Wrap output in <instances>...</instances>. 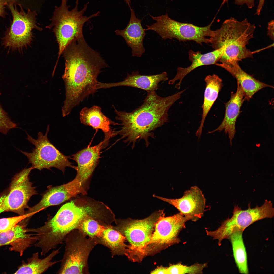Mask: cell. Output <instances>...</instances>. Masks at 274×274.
Listing matches in <instances>:
<instances>
[{"instance_id":"29","label":"cell","mask_w":274,"mask_h":274,"mask_svg":"<svg viewBox=\"0 0 274 274\" xmlns=\"http://www.w3.org/2000/svg\"><path fill=\"white\" fill-rule=\"evenodd\" d=\"M207 264V263H196L190 266L184 265L181 263L170 264L167 267V274H202Z\"/></svg>"},{"instance_id":"30","label":"cell","mask_w":274,"mask_h":274,"mask_svg":"<svg viewBox=\"0 0 274 274\" xmlns=\"http://www.w3.org/2000/svg\"><path fill=\"white\" fill-rule=\"evenodd\" d=\"M30 216V214L0 219V232L8 230L15 227L21 221Z\"/></svg>"},{"instance_id":"27","label":"cell","mask_w":274,"mask_h":274,"mask_svg":"<svg viewBox=\"0 0 274 274\" xmlns=\"http://www.w3.org/2000/svg\"><path fill=\"white\" fill-rule=\"evenodd\" d=\"M243 232L238 231L232 234L228 238L231 243L233 255L240 273H249L247 257L243 238Z\"/></svg>"},{"instance_id":"38","label":"cell","mask_w":274,"mask_h":274,"mask_svg":"<svg viewBox=\"0 0 274 274\" xmlns=\"http://www.w3.org/2000/svg\"><path fill=\"white\" fill-rule=\"evenodd\" d=\"M124 1L127 4L129 7L131 8L130 5L131 2L130 0H124Z\"/></svg>"},{"instance_id":"32","label":"cell","mask_w":274,"mask_h":274,"mask_svg":"<svg viewBox=\"0 0 274 274\" xmlns=\"http://www.w3.org/2000/svg\"><path fill=\"white\" fill-rule=\"evenodd\" d=\"M228 0H223V3L227 2ZM235 4L242 5L245 4L249 8H251L254 6L255 0H234Z\"/></svg>"},{"instance_id":"21","label":"cell","mask_w":274,"mask_h":274,"mask_svg":"<svg viewBox=\"0 0 274 274\" xmlns=\"http://www.w3.org/2000/svg\"><path fill=\"white\" fill-rule=\"evenodd\" d=\"M223 51V48H221L202 54L199 51L189 50L188 52L189 58L191 62V65L186 68L178 67L176 74L173 78L169 81L168 84H173L178 80V82L176 84L175 87L179 89L183 79L186 75L192 70L200 66L215 64L221 57Z\"/></svg>"},{"instance_id":"11","label":"cell","mask_w":274,"mask_h":274,"mask_svg":"<svg viewBox=\"0 0 274 274\" xmlns=\"http://www.w3.org/2000/svg\"><path fill=\"white\" fill-rule=\"evenodd\" d=\"M49 130V126H48L45 134L41 132H38L36 139L26 132L27 139L35 147L31 152L22 150L21 152L27 158L33 169L41 170L54 167L63 173L67 167L75 169L76 166H73L69 160L70 157L61 153L50 141L47 137Z\"/></svg>"},{"instance_id":"6","label":"cell","mask_w":274,"mask_h":274,"mask_svg":"<svg viewBox=\"0 0 274 274\" xmlns=\"http://www.w3.org/2000/svg\"><path fill=\"white\" fill-rule=\"evenodd\" d=\"M164 213V210H159L143 219L116 220V225L112 227L125 237L129 243L125 255L130 260L140 262L147 256V247L155 224Z\"/></svg>"},{"instance_id":"31","label":"cell","mask_w":274,"mask_h":274,"mask_svg":"<svg viewBox=\"0 0 274 274\" xmlns=\"http://www.w3.org/2000/svg\"><path fill=\"white\" fill-rule=\"evenodd\" d=\"M17 124L12 121L0 104V133L6 134L11 129L17 128Z\"/></svg>"},{"instance_id":"5","label":"cell","mask_w":274,"mask_h":274,"mask_svg":"<svg viewBox=\"0 0 274 274\" xmlns=\"http://www.w3.org/2000/svg\"><path fill=\"white\" fill-rule=\"evenodd\" d=\"M79 0H76L74 8L69 10L67 0H62L60 5L56 6L50 20L47 26L53 27V31L58 44V56L55 67L56 68L61 55L73 40L82 36V28L84 23L92 18L98 16L99 11L89 16L84 15L89 2L84 5L82 9L78 10Z\"/></svg>"},{"instance_id":"10","label":"cell","mask_w":274,"mask_h":274,"mask_svg":"<svg viewBox=\"0 0 274 274\" xmlns=\"http://www.w3.org/2000/svg\"><path fill=\"white\" fill-rule=\"evenodd\" d=\"M18 5L19 10L17 7L15 0L10 2L7 5L11 11L13 20L2 38V44L9 49L20 51L31 43L32 30L41 28L37 24V11L28 8L26 12L21 5Z\"/></svg>"},{"instance_id":"35","label":"cell","mask_w":274,"mask_h":274,"mask_svg":"<svg viewBox=\"0 0 274 274\" xmlns=\"http://www.w3.org/2000/svg\"><path fill=\"white\" fill-rule=\"evenodd\" d=\"M151 274H167V267H164L162 266L158 267L154 270L152 271Z\"/></svg>"},{"instance_id":"12","label":"cell","mask_w":274,"mask_h":274,"mask_svg":"<svg viewBox=\"0 0 274 274\" xmlns=\"http://www.w3.org/2000/svg\"><path fill=\"white\" fill-rule=\"evenodd\" d=\"M188 220L180 212L173 215L160 216L155 224L152 237L147 249V256H152L174 244L181 240L179 235L186 227Z\"/></svg>"},{"instance_id":"9","label":"cell","mask_w":274,"mask_h":274,"mask_svg":"<svg viewBox=\"0 0 274 274\" xmlns=\"http://www.w3.org/2000/svg\"><path fill=\"white\" fill-rule=\"evenodd\" d=\"M232 213V217L224 221L217 229L213 231L206 230L207 236L218 240L219 246L221 245L223 240L228 239L234 233L243 232L248 226L259 220L272 218L274 215V209L271 201L266 200L260 207L257 206L251 208L250 203H249L248 208L246 210H242L238 205L235 206Z\"/></svg>"},{"instance_id":"37","label":"cell","mask_w":274,"mask_h":274,"mask_svg":"<svg viewBox=\"0 0 274 274\" xmlns=\"http://www.w3.org/2000/svg\"><path fill=\"white\" fill-rule=\"evenodd\" d=\"M265 0H259L257 6L256 14L259 15L260 14L261 11L264 4Z\"/></svg>"},{"instance_id":"28","label":"cell","mask_w":274,"mask_h":274,"mask_svg":"<svg viewBox=\"0 0 274 274\" xmlns=\"http://www.w3.org/2000/svg\"><path fill=\"white\" fill-rule=\"evenodd\" d=\"M106 228L93 217L88 216L82 220L77 229L86 236L97 239L101 236Z\"/></svg>"},{"instance_id":"17","label":"cell","mask_w":274,"mask_h":274,"mask_svg":"<svg viewBox=\"0 0 274 274\" xmlns=\"http://www.w3.org/2000/svg\"><path fill=\"white\" fill-rule=\"evenodd\" d=\"M168 80V74L166 72L155 75H141L138 71L127 73L126 78L121 82L105 83L98 82L96 86L98 90L115 87L124 86L138 88L147 92L156 91L158 88L159 83L161 81Z\"/></svg>"},{"instance_id":"22","label":"cell","mask_w":274,"mask_h":274,"mask_svg":"<svg viewBox=\"0 0 274 274\" xmlns=\"http://www.w3.org/2000/svg\"><path fill=\"white\" fill-rule=\"evenodd\" d=\"M215 64L224 68L236 78L244 93L245 100L249 101L256 92L263 88L273 87L260 81L246 72L241 68L238 62L216 63Z\"/></svg>"},{"instance_id":"36","label":"cell","mask_w":274,"mask_h":274,"mask_svg":"<svg viewBox=\"0 0 274 274\" xmlns=\"http://www.w3.org/2000/svg\"><path fill=\"white\" fill-rule=\"evenodd\" d=\"M6 195V194H3L0 196V214L5 211H6L4 203V198Z\"/></svg>"},{"instance_id":"19","label":"cell","mask_w":274,"mask_h":274,"mask_svg":"<svg viewBox=\"0 0 274 274\" xmlns=\"http://www.w3.org/2000/svg\"><path fill=\"white\" fill-rule=\"evenodd\" d=\"M237 82L236 92L231 93L229 100L225 104V115L222 123L216 129L208 133H211L216 131L220 132L224 130L225 134L228 135L231 145L236 132V123L240 114L241 107L244 102L246 101L244 93L238 82Z\"/></svg>"},{"instance_id":"33","label":"cell","mask_w":274,"mask_h":274,"mask_svg":"<svg viewBox=\"0 0 274 274\" xmlns=\"http://www.w3.org/2000/svg\"><path fill=\"white\" fill-rule=\"evenodd\" d=\"M13 0H0V17H4L6 14L4 9L5 6Z\"/></svg>"},{"instance_id":"14","label":"cell","mask_w":274,"mask_h":274,"mask_svg":"<svg viewBox=\"0 0 274 274\" xmlns=\"http://www.w3.org/2000/svg\"><path fill=\"white\" fill-rule=\"evenodd\" d=\"M153 196L175 207L188 220L197 221L207 209L204 195L197 186L191 187L184 192L181 197L178 199H169L155 194Z\"/></svg>"},{"instance_id":"15","label":"cell","mask_w":274,"mask_h":274,"mask_svg":"<svg viewBox=\"0 0 274 274\" xmlns=\"http://www.w3.org/2000/svg\"><path fill=\"white\" fill-rule=\"evenodd\" d=\"M83 185L75 177L71 181L64 184L52 187L43 195L39 202L35 206L28 207L26 212L33 215L49 206L60 204L78 194L86 193Z\"/></svg>"},{"instance_id":"24","label":"cell","mask_w":274,"mask_h":274,"mask_svg":"<svg viewBox=\"0 0 274 274\" xmlns=\"http://www.w3.org/2000/svg\"><path fill=\"white\" fill-rule=\"evenodd\" d=\"M204 80L206 83V88L202 106V119L200 125L196 133V135L198 138L201 136L206 116L217 98L219 92L223 86L222 79L215 74L207 75Z\"/></svg>"},{"instance_id":"2","label":"cell","mask_w":274,"mask_h":274,"mask_svg":"<svg viewBox=\"0 0 274 274\" xmlns=\"http://www.w3.org/2000/svg\"><path fill=\"white\" fill-rule=\"evenodd\" d=\"M185 90L165 97L158 95L155 91L147 92L142 104L130 112L118 111L113 106L115 118L122 126L116 132L117 134L132 149L141 140L148 146L150 138H155L154 131L168 121L169 109Z\"/></svg>"},{"instance_id":"39","label":"cell","mask_w":274,"mask_h":274,"mask_svg":"<svg viewBox=\"0 0 274 274\" xmlns=\"http://www.w3.org/2000/svg\"><path fill=\"white\" fill-rule=\"evenodd\" d=\"M0 94H1V93H0Z\"/></svg>"},{"instance_id":"26","label":"cell","mask_w":274,"mask_h":274,"mask_svg":"<svg viewBox=\"0 0 274 274\" xmlns=\"http://www.w3.org/2000/svg\"><path fill=\"white\" fill-rule=\"evenodd\" d=\"M112 226L106 227L101 236L97 239L98 243L108 248L112 258L116 255H125L128 247L125 243L126 239Z\"/></svg>"},{"instance_id":"3","label":"cell","mask_w":274,"mask_h":274,"mask_svg":"<svg viewBox=\"0 0 274 274\" xmlns=\"http://www.w3.org/2000/svg\"><path fill=\"white\" fill-rule=\"evenodd\" d=\"M96 208L93 206L80 204L75 200L64 204L43 225L31 228V232L38 237L36 246L45 253L55 249L64 242L70 232L77 228L84 218L88 216H96Z\"/></svg>"},{"instance_id":"18","label":"cell","mask_w":274,"mask_h":274,"mask_svg":"<svg viewBox=\"0 0 274 274\" xmlns=\"http://www.w3.org/2000/svg\"><path fill=\"white\" fill-rule=\"evenodd\" d=\"M28 222L25 219L12 229L0 232V246L10 245L12 250L19 252L22 256L38 239L34 233H29L28 228L26 227Z\"/></svg>"},{"instance_id":"8","label":"cell","mask_w":274,"mask_h":274,"mask_svg":"<svg viewBox=\"0 0 274 274\" xmlns=\"http://www.w3.org/2000/svg\"><path fill=\"white\" fill-rule=\"evenodd\" d=\"M156 22L146 25L145 31H153L164 39L175 38L180 41H194L202 45L203 43H210L214 31L211 29L213 21L208 26L200 27L193 24L178 22L166 14L158 16L150 15Z\"/></svg>"},{"instance_id":"16","label":"cell","mask_w":274,"mask_h":274,"mask_svg":"<svg viewBox=\"0 0 274 274\" xmlns=\"http://www.w3.org/2000/svg\"><path fill=\"white\" fill-rule=\"evenodd\" d=\"M107 145L104 140L96 145L88 146L72 155L71 159L77 165L75 169L77 171L76 177L79 179L83 185L97 166L101 150Z\"/></svg>"},{"instance_id":"7","label":"cell","mask_w":274,"mask_h":274,"mask_svg":"<svg viewBox=\"0 0 274 274\" xmlns=\"http://www.w3.org/2000/svg\"><path fill=\"white\" fill-rule=\"evenodd\" d=\"M87 237L77 229L68 234L64 241V253L57 273H89L88 257L98 243L97 239Z\"/></svg>"},{"instance_id":"34","label":"cell","mask_w":274,"mask_h":274,"mask_svg":"<svg viewBox=\"0 0 274 274\" xmlns=\"http://www.w3.org/2000/svg\"><path fill=\"white\" fill-rule=\"evenodd\" d=\"M274 20H271L268 24L267 27V35L270 39H274Z\"/></svg>"},{"instance_id":"20","label":"cell","mask_w":274,"mask_h":274,"mask_svg":"<svg viewBox=\"0 0 274 274\" xmlns=\"http://www.w3.org/2000/svg\"><path fill=\"white\" fill-rule=\"evenodd\" d=\"M131 16L126 27L122 30L115 31L116 35L121 36L132 49V56L140 57L145 51L143 44L146 35L141 24V20L136 17L134 10L130 9Z\"/></svg>"},{"instance_id":"23","label":"cell","mask_w":274,"mask_h":274,"mask_svg":"<svg viewBox=\"0 0 274 274\" xmlns=\"http://www.w3.org/2000/svg\"><path fill=\"white\" fill-rule=\"evenodd\" d=\"M80 119L81 123L85 125L91 126L96 130H101L105 135L104 140L108 142L111 138L117 135L116 132L111 128V125L119 124L114 122L105 115L99 106L83 108L80 113Z\"/></svg>"},{"instance_id":"4","label":"cell","mask_w":274,"mask_h":274,"mask_svg":"<svg viewBox=\"0 0 274 274\" xmlns=\"http://www.w3.org/2000/svg\"><path fill=\"white\" fill-rule=\"evenodd\" d=\"M256 27L247 19L239 21L233 17L225 20L221 27L214 31L210 43L215 49L223 48L221 63L233 61L253 57V52L247 48L254 37Z\"/></svg>"},{"instance_id":"25","label":"cell","mask_w":274,"mask_h":274,"mask_svg":"<svg viewBox=\"0 0 274 274\" xmlns=\"http://www.w3.org/2000/svg\"><path fill=\"white\" fill-rule=\"evenodd\" d=\"M61 247L54 250L48 256L43 259L39 257V253H33L30 258L27 260V262H23L15 274H42L60 260L52 261L53 258L60 252Z\"/></svg>"},{"instance_id":"13","label":"cell","mask_w":274,"mask_h":274,"mask_svg":"<svg viewBox=\"0 0 274 274\" xmlns=\"http://www.w3.org/2000/svg\"><path fill=\"white\" fill-rule=\"evenodd\" d=\"M32 167L25 168L13 177L8 194L4 198L6 211H11L23 215L28 208L31 197L37 194L35 187L29 180V175Z\"/></svg>"},{"instance_id":"1","label":"cell","mask_w":274,"mask_h":274,"mask_svg":"<svg viewBox=\"0 0 274 274\" xmlns=\"http://www.w3.org/2000/svg\"><path fill=\"white\" fill-rule=\"evenodd\" d=\"M63 53L65 67L62 78L66 98L62 110L68 114L86 97L95 92L98 76L107 66L99 53L88 45L83 36L73 40Z\"/></svg>"}]
</instances>
